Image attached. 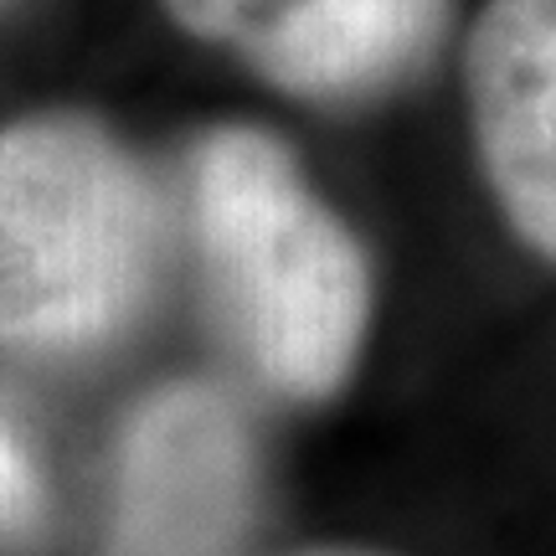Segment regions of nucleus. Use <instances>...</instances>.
Segmentation results:
<instances>
[{"instance_id":"7","label":"nucleus","mask_w":556,"mask_h":556,"mask_svg":"<svg viewBox=\"0 0 556 556\" xmlns=\"http://www.w3.org/2000/svg\"><path fill=\"white\" fill-rule=\"evenodd\" d=\"M294 556H387V552H371V546H304Z\"/></svg>"},{"instance_id":"2","label":"nucleus","mask_w":556,"mask_h":556,"mask_svg":"<svg viewBox=\"0 0 556 556\" xmlns=\"http://www.w3.org/2000/svg\"><path fill=\"white\" fill-rule=\"evenodd\" d=\"M160 201L135 150L88 114L0 129V351H83L144 309Z\"/></svg>"},{"instance_id":"6","label":"nucleus","mask_w":556,"mask_h":556,"mask_svg":"<svg viewBox=\"0 0 556 556\" xmlns=\"http://www.w3.org/2000/svg\"><path fill=\"white\" fill-rule=\"evenodd\" d=\"M47 520V479L31 454V443L16 433V422L0 413V552L26 546Z\"/></svg>"},{"instance_id":"4","label":"nucleus","mask_w":556,"mask_h":556,"mask_svg":"<svg viewBox=\"0 0 556 556\" xmlns=\"http://www.w3.org/2000/svg\"><path fill=\"white\" fill-rule=\"evenodd\" d=\"M180 31L238 47L299 99H361L428 58L448 0H165Z\"/></svg>"},{"instance_id":"1","label":"nucleus","mask_w":556,"mask_h":556,"mask_svg":"<svg viewBox=\"0 0 556 556\" xmlns=\"http://www.w3.org/2000/svg\"><path fill=\"white\" fill-rule=\"evenodd\" d=\"M206 294L242 366L283 402L336 397L366 340L371 274L351 227L263 129H212L191 150Z\"/></svg>"},{"instance_id":"3","label":"nucleus","mask_w":556,"mask_h":556,"mask_svg":"<svg viewBox=\"0 0 556 556\" xmlns=\"http://www.w3.org/2000/svg\"><path fill=\"white\" fill-rule=\"evenodd\" d=\"M258 520V443L212 381H170L119 438L99 556H248Z\"/></svg>"},{"instance_id":"5","label":"nucleus","mask_w":556,"mask_h":556,"mask_svg":"<svg viewBox=\"0 0 556 556\" xmlns=\"http://www.w3.org/2000/svg\"><path fill=\"white\" fill-rule=\"evenodd\" d=\"M464 88L500 212L556 263V0H490L469 37Z\"/></svg>"}]
</instances>
